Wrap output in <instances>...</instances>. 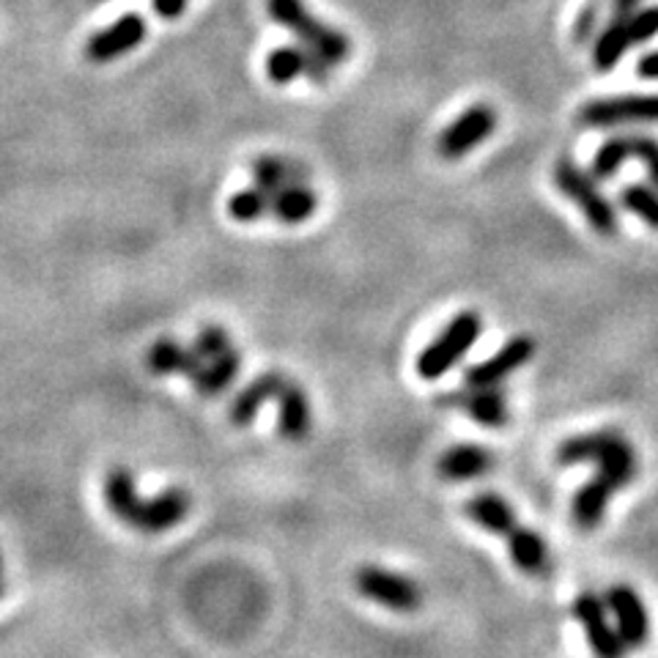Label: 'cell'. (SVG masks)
Wrapping results in <instances>:
<instances>
[{"label":"cell","mask_w":658,"mask_h":658,"mask_svg":"<svg viewBox=\"0 0 658 658\" xmlns=\"http://www.w3.org/2000/svg\"><path fill=\"white\" fill-rule=\"evenodd\" d=\"M283 381L286 376L280 374V370H266V374H261L258 379L250 381L248 388H244L231 404L233 426H242V428L250 426V422L258 417L261 406H264L266 401H275V395H278Z\"/></svg>","instance_id":"obj_20"},{"label":"cell","mask_w":658,"mask_h":658,"mask_svg":"<svg viewBox=\"0 0 658 658\" xmlns=\"http://www.w3.org/2000/svg\"><path fill=\"white\" fill-rule=\"evenodd\" d=\"M497 129V110L491 104H472L458 118H453L436 140V151L442 160H464L472 149L494 135Z\"/></svg>","instance_id":"obj_9"},{"label":"cell","mask_w":658,"mask_h":658,"mask_svg":"<svg viewBox=\"0 0 658 658\" xmlns=\"http://www.w3.org/2000/svg\"><path fill=\"white\" fill-rule=\"evenodd\" d=\"M145 39V20L140 14H124L116 23L93 34L86 45V59L93 64H107L127 52L138 50Z\"/></svg>","instance_id":"obj_12"},{"label":"cell","mask_w":658,"mask_h":658,"mask_svg":"<svg viewBox=\"0 0 658 658\" xmlns=\"http://www.w3.org/2000/svg\"><path fill=\"white\" fill-rule=\"evenodd\" d=\"M620 206L640 217L647 228L658 231V187L625 185L620 190Z\"/></svg>","instance_id":"obj_26"},{"label":"cell","mask_w":658,"mask_h":658,"mask_svg":"<svg viewBox=\"0 0 658 658\" xmlns=\"http://www.w3.org/2000/svg\"><path fill=\"white\" fill-rule=\"evenodd\" d=\"M631 160H640L653 185L658 187V140L647 135H631Z\"/></svg>","instance_id":"obj_30"},{"label":"cell","mask_w":658,"mask_h":658,"mask_svg":"<svg viewBox=\"0 0 658 658\" xmlns=\"http://www.w3.org/2000/svg\"><path fill=\"white\" fill-rule=\"evenodd\" d=\"M532 357H535V341L527 336H516L505 346H499V352L491 354L489 359L472 365L464 381H467V388H497L505 379H510L516 370L530 365Z\"/></svg>","instance_id":"obj_11"},{"label":"cell","mask_w":658,"mask_h":658,"mask_svg":"<svg viewBox=\"0 0 658 658\" xmlns=\"http://www.w3.org/2000/svg\"><path fill=\"white\" fill-rule=\"evenodd\" d=\"M318 195L307 185H291L283 190L271 192V214L283 226H302L316 214Z\"/></svg>","instance_id":"obj_22"},{"label":"cell","mask_w":658,"mask_h":658,"mask_svg":"<svg viewBox=\"0 0 658 658\" xmlns=\"http://www.w3.org/2000/svg\"><path fill=\"white\" fill-rule=\"evenodd\" d=\"M302 75H307L316 83H324L332 77V64L324 61L318 52L307 50V47L302 45H286L269 52V59H266V77H269L271 83L286 86V83H294L296 77Z\"/></svg>","instance_id":"obj_13"},{"label":"cell","mask_w":658,"mask_h":658,"mask_svg":"<svg viewBox=\"0 0 658 658\" xmlns=\"http://www.w3.org/2000/svg\"><path fill=\"white\" fill-rule=\"evenodd\" d=\"M634 47L625 17H612L593 41V66L598 72H612Z\"/></svg>","instance_id":"obj_21"},{"label":"cell","mask_w":658,"mask_h":658,"mask_svg":"<svg viewBox=\"0 0 658 658\" xmlns=\"http://www.w3.org/2000/svg\"><path fill=\"white\" fill-rule=\"evenodd\" d=\"M604 600H607V609L623 645L629 650H642L650 642L653 631L650 612H647L642 595L631 584H612Z\"/></svg>","instance_id":"obj_10"},{"label":"cell","mask_w":658,"mask_h":658,"mask_svg":"<svg viewBox=\"0 0 658 658\" xmlns=\"http://www.w3.org/2000/svg\"><path fill=\"white\" fill-rule=\"evenodd\" d=\"M192 346H195V352L208 363V359H217L219 354H226L228 349H233V343L226 329L217 327V324H208V327H203L201 332H198Z\"/></svg>","instance_id":"obj_28"},{"label":"cell","mask_w":658,"mask_h":658,"mask_svg":"<svg viewBox=\"0 0 658 658\" xmlns=\"http://www.w3.org/2000/svg\"><path fill=\"white\" fill-rule=\"evenodd\" d=\"M573 618L582 625L584 636H587V645L593 650L595 658H625L629 656V647L620 640L618 629L612 623V615L607 609V600L600 598L593 590H584L573 598L571 607Z\"/></svg>","instance_id":"obj_8"},{"label":"cell","mask_w":658,"mask_h":658,"mask_svg":"<svg viewBox=\"0 0 658 658\" xmlns=\"http://www.w3.org/2000/svg\"><path fill=\"white\" fill-rule=\"evenodd\" d=\"M436 469L451 483L483 478V474H489L494 469V453L480 445H456L439 458Z\"/></svg>","instance_id":"obj_18"},{"label":"cell","mask_w":658,"mask_h":658,"mask_svg":"<svg viewBox=\"0 0 658 658\" xmlns=\"http://www.w3.org/2000/svg\"><path fill=\"white\" fill-rule=\"evenodd\" d=\"M625 23H629L631 41L634 45H645V41L658 36V7L634 9L631 14H625Z\"/></svg>","instance_id":"obj_29"},{"label":"cell","mask_w":658,"mask_h":658,"mask_svg":"<svg viewBox=\"0 0 658 658\" xmlns=\"http://www.w3.org/2000/svg\"><path fill=\"white\" fill-rule=\"evenodd\" d=\"M102 494L110 514L132 527V530L145 532V535H160V532L174 530L176 524H181L190 516L192 508V499L185 489H165L156 497L143 499L135 489L132 472L124 467L110 469L104 474Z\"/></svg>","instance_id":"obj_1"},{"label":"cell","mask_w":658,"mask_h":658,"mask_svg":"<svg viewBox=\"0 0 658 658\" xmlns=\"http://www.w3.org/2000/svg\"><path fill=\"white\" fill-rule=\"evenodd\" d=\"M629 160L631 138L629 135H615V138H607L598 145V151L593 154V162H590V174L598 181L615 179V174H618Z\"/></svg>","instance_id":"obj_25"},{"label":"cell","mask_w":658,"mask_h":658,"mask_svg":"<svg viewBox=\"0 0 658 658\" xmlns=\"http://www.w3.org/2000/svg\"><path fill=\"white\" fill-rule=\"evenodd\" d=\"M467 516L480 527V530L491 532L497 537H508L510 532L519 527V516H516L514 505L508 499H503L494 491H483V494H474L467 499Z\"/></svg>","instance_id":"obj_16"},{"label":"cell","mask_w":658,"mask_h":658,"mask_svg":"<svg viewBox=\"0 0 658 658\" xmlns=\"http://www.w3.org/2000/svg\"><path fill=\"white\" fill-rule=\"evenodd\" d=\"M458 406L467 409L478 426L483 428H503L508 426V395L497 388H467L458 395Z\"/></svg>","instance_id":"obj_19"},{"label":"cell","mask_w":658,"mask_h":658,"mask_svg":"<svg viewBox=\"0 0 658 658\" xmlns=\"http://www.w3.org/2000/svg\"><path fill=\"white\" fill-rule=\"evenodd\" d=\"M228 214L239 223H258V219H264V214H271V192H266L258 185L233 192L231 201H228Z\"/></svg>","instance_id":"obj_27"},{"label":"cell","mask_w":658,"mask_h":658,"mask_svg":"<svg viewBox=\"0 0 658 658\" xmlns=\"http://www.w3.org/2000/svg\"><path fill=\"white\" fill-rule=\"evenodd\" d=\"M508 552L514 566L519 568L524 577H546L552 571V557H548V546L543 541L541 532L530 530V527H516L508 535Z\"/></svg>","instance_id":"obj_17"},{"label":"cell","mask_w":658,"mask_h":658,"mask_svg":"<svg viewBox=\"0 0 658 658\" xmlns=\"http://www.w3.org/2000/svg\"><path fill=\"white\" fill-rule=\"evenodd\" d=\"M187 3L190 0H151V7H154V12L160 14L162 20H176L185 14Z\"/></svg>","instance_id":"obj_32"},{"label":"cell","mask_w":658,"mask_h":658,"mask_svg":"<svg viewBox=\"0 0 658 658\" xmlns=\"http://www.w3.org/2000/svg\"><path fill=\"white\" fill-rule=\"evenodd\" d=\"M275 401L280 404V417H278L280 433H283L289 442H302V439H307V433H311L313 428V409L305 390L286 376L278 395H275Z\"/></svg>","instance_id":"obj_14"},{"label":"cell","mask_w":658,"mask_h":658,"mask_svg":"<svg viewBox=\"0 0 658 658\" xmlns=\"http://www.w3.org/2000/svg\"><path fill=\"white\" fill-rule=\"evenodd\" d=\"M593 467L595 474L573 494L571 505L573 524L584 532H593L607 516L615 494L634 483V478L640 474V453L623 431H615V436L609 439L604 453L595 458Z\"/></svg>","instance_id":"obj_2"},{"label":"cell","mask_w":658,"mask_h":658,"mask_svg":"<svg viewBox=\"0 0 658 658\" xmlns=\"http://www.w3.org/2000/svg\"><path fill=\"white\" fill-rule=\"evenodd\" d=\"M577 124L587 129L618 127V124H658V93L593 99L579 107Z\"/></svg>","instance_id":"obj_6"},{"label":"cell","mask_w":658,"mask_h":658,"mask_svg":"<svg viewBox=\"0 0 658 658\" xmlns=\"http://www.w3.org/2000/svg\"><path fill=\"white\" fill-rule=\"evenodd\" d=\"M636 75L642 80H658V50L645 52L640 61H636Z\"/></svg>","instance_id":"obj_33"},{"label":"cell","mask_w":658,"mask_h":658,"mask_svg":"<svg viewBox=\"0 0 658 658\" xmlns=\"http://www.w3.org/2000/svg\"><path fill=\"white\" fill-rule=\"evenodd\" d=\"M0 595H3V568H0Z\"/></svg>","instance_id":"obj_35"},{"label":"cell","mask_w":658,"mask_h":658,"mask_svg":"<svg viewBox=\"0 0 658 658\" xmlns=\"http://www.w3.org/2000/svg\"><path fill=\"white\" fill-rule=\"evenodd\" d=\"M145 365L151 374L156 376H192L206 365V359L195 352V346H181V343L170 341V338H160L145 352Z\"/></svg>","instance_id":"obj_15"},{"label":"cell","mask_w":658,"mask_h":658,"mask_svg":"<svg viewBox=\"0 0 658 658\" xmlns=\"http://www.w3.org/2000/svg\"><path fill=\"white\" fill-rule=\"evenodd\" d=\"M266 12L280 28L291 30L302 47L318 52L332 66L343 64L352 55V41L346 39V34L313 17L302 0H266Z\"/></svg>","instance_id":"obj_4"},{"label":"cell","mask_w":658,"mask_h":658,"mask_svg":"<svg viewBox=\"0 0 658 658\" xmlns=\"http://www.w3.org/2000/svg\"><path fill=\"white\" fill-rule=\"evenodd\" d=\"M480 332H483V316L478 311H461L422 349L417 357V374L426 381L442 379L447 370L456 368L467 357L469 349L478 343Z\"/></svg>","instance_id":"obj_5"},{"label":"cell","mask_w":658,"mask_h":658,"mask_svg":"<svg viewBox=\"0 0 658 658\" xmlns=\"http://www.w3.org/2000/svg\"><path fill=\"white\" fill-rule=\"evenodd\" d=\"M609 3H612V17H625L634 9H640L642 0H609Z\"/></svg>","instance_id":"obj_34"},{"label":"cell","mask_w":658,"mask_h":658,"mask_svg":"<svg viewBox=\"0 0 658 658\" xmlns=\"http://www.w3.org/2000/svg\"><path fill=\"white\" fill-rule=\"evenodd\" d=\"M600 9H604V0H590L587 7L579 12L577 23H573V41H577V45H584V41L593 39L595 28H598Z\"/></svg>","instance_id":"obj_31"},{"label":"cell","mask_w":658,"mask_h":658,"mask_svg":"<svg viewBox=\"0 0 658 658\" xmlns=\"http://www.w3.org/2000/svg\"><path fill=\"white\" fill-rule=\"evenodd\" d=\"M552 176H555L557 190L584 214L587 226L598 237H615L620 231L618 206H615L607 192L600 190L598 179L590 170L579 168L573 160H557Z\"/></svg>","instance_id":"obj_3"},{"label":"cell","mask_w":658,"mask_h":658,"mask_svg":"<svg viewBox=\"0 0 658 658\" xmlns=\"http://www.w3.org/2000/svg\"><path fill=\"white\" fill-rule=\"evenodd\" d=\"M253 179L255 185L264 187L266 192H278L291 185H307L311 176H307V170L294 160H286V156H261L253 165Z\"/></svg>","instance_id":"obj_24"},{"label":"cell","mask_w":658,"mask_h":658,"mask_svg":"<svg viewBox=\"0 0 658 658\" xmlns=\"http://www.w3.org/2000/svg\"><path fill=\"white\" fill-rule=\"evenodd\" d=\"M359 595L393 612H415L422 604V587L404 573L381 566H359L354 573Z\"/></svg>","instance_id":"obj_7"},{"label":"cell","mask_w":658,"mask_h":658,"mask_svg":"<svg viewBox=\"0 0 658 658\" xmlns=\"http://www.w3.org/2000/svg\"><path fill=\"white\" fill-rule=\"evenodd\" d=\"M239 368H242V354L237 349H228L226 354H219L217 359H208L195 376H192V384L201 395L206 398H214V395L226 393L228 388L233 384V379L239 376Z\"/></svg>","instance_id":"obj_23"}]
</instances>
